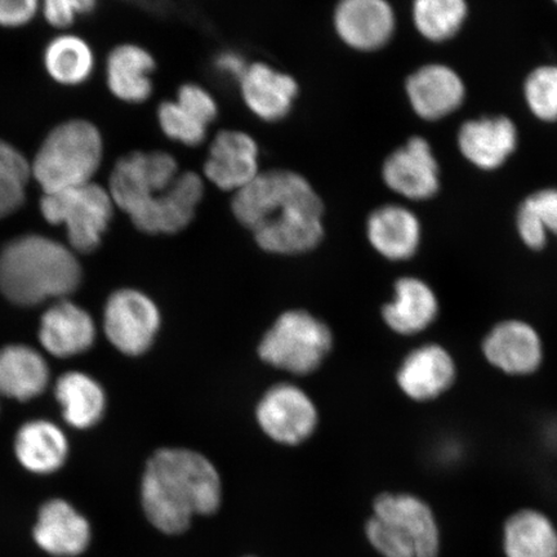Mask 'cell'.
Returning a JSON list of instances; mask_svg holds the SVG:
<instances>
[{
	"instance_id": "40",
	"label": "cell",
	"mask_w": 557,
	"mask_h": 557,
	"mask_svg": "<svg viewBox=\"0 0 557 557\" xmlns=\"http://www.w3.org/2000/svg\"><path fill=\"white\" fill-rule=\"evenodd\" d=\"M73 3L78 15H87V13L95 11L97 0H73Z\"/></svg>"
},
{
	"instance_id": "35",
	"label": "cell",
	"mask_w": 557,
	"mask_h": 557,
	"mask_svg": "<svg viewBox=\"0 0 557 557\" xmlns=\"http://www.w3.org/2000/svg\"><path fill=\"white\" fill-rule=\"evenodd\" d=\"M539 220L548 235L557 238V190H541L522 201Z\"/></svg>"
},
{
	"instance_id": "13",
	"label": "cell",
	"mask_w": 557,
	"mask_h": 557,
	"mask_svg": "<svg viewBox=\"0 0 557 557\" xmlns=\"http://www.w3.org/2000/svg\"><path fill=\"white\" fill-rule=\"evenodd\" d=\"M333 26L341 41L351 50L377 51L393 38L394 10L387 0H339Z\"/></svg>"
},
{
	"instance_id": "1",
	"label": "cell",
	"mask_w": 557,
	"mask_h": 557,
	"mask_svg": "<svg viewBox=\"0 0 557 557\" xmlns=\"http://www.w3.org/2000/svg\"><path fill=\"white\" fill-rule=\"evenodd\" d=\"M232 209L264 252L296 256L315 249L324 236V206L301 174L261 172L234 194Z\"/></svg>"
},
{
	"instance_id": "10",
	"label": "cell",
	"mask_w": 557,
	"mask_h": 557,
	"mask_svg": "<svg viewBox=\"0 0 557 557\" xmlns=\"http://www.w3.org/2000/svg\"><path fill=\"white\" fill-rule=\"evenodd\" d=\"M257 422L271 441L298 445L318 426V409L310 396L295 385L281 383L268 389L256 409Z\"/></svg>"
},
{
	"instance_id": "14",
	"label": "cell",
	"mask_w": 557,
	"mask_h": 557,
	"mask_svg": "<svg viewBox=\"0 0 557 557\" xmlns=\"http://www.w3.org/2000/svg\"><path fill=\"white\" fill-rule=\"evenodd\" d=\"M203 170L219 189L238 193L261 173L259 145L246 132L221 131L209 148Z\"/></svg>"
},
{
	"instance_id": "36",
	"label": "cell",
	"mask_w": 557,
	"mask_h": 557,
	"mask_svg": "<svg viewBox=\"0 0 557 557\" xmlns=\"http://www.w3.org/2000/svg\"><path fill=\"white\" fill-rule=\"evenodd\" d=\"M517 230L522 244L528 249L540 252L547 247L549 235L543 228L535 215L524 203H522L517 213Z\"/></svg>"
},
{
	"instance_id": "24",
	"label": "cell",
	"mask_w": 557,
	"mask_h": 557,
	"mask_svg": "<svg viewBox=\"0 0 557 557\" xmlns=\"http://www.w3.org/2000/svg\"><path fill=\"white\" fill-rule=\"evenodd\" d=\"M156 60L144 48L123 45L111 51L107 64L108 86L117 99L129 103H141L152 92L151 75Z\"/></svg>"
},
{
	"instance_id": "3",
	"label": "cell",
	"mask_w": 557,
	"mask_h": 557,
	"mask_svg": "<svg viewBox=\"0 0 557 557\" xmlns=\"http://www.w3.org/2000/svg\"><path fill=\"white\" fill-rule=\"evenodd\" d=\"M141 500L146 518L158 531L184 533L195 517H209L220 510V473L201 453L159 449L146 465Z\"/></svg>"
},
{
	"instance_id": "18",
	"label": "cell",
	"mask_w": 557,
	"mask_h": 557,
	"mask_svg": "<svg viewBox=\"0 0 557 557\" xmlns=\"http://www.w3.org/2000/svg\"><path fill=\"white\" fill-rule=\"evenodd\" d=\"M367 238L383 259L393 262L412 260L422 243L421 222L406 207L382 206L368 218Z\"/></svg>"
},
{
	"instance_id": "7",
	"label": "cell",
	"mask_w": 557,
	"mask_h": 557,
	"mask_svg": "<svg viewBox=\"0 0 557 557\" xmlns=\"http://www.w3.org/2000/svg\"><path fill=\"white\" fill-rule=\"evenodd\" d=\"M114 200L100 185L89 183L64 191L45 194L40 201L44 218L66 227L70 246L90 253L100 246L113 219Z\"/></svg>"
},
{
	"instance_id": "28",
	"label": "cell",
	"mask_w": 557,
	"mask_h": 557,
	"mask_svg": "<svg viewBox=\"0 0 557 557\" xmlns=\"http://www.w3.org/2000/svg\"><path fill=\"white\" fill-rule=\"evenodd\" d=\"M45 65L51 78L60 85H82L94 72V52L75 35H61L47 46Z\"/></svg>"
},
{
	"instance_id": "16",
	"label": "cell",
	"mask_w": 557,
	"mask_h": 557,
	"mask_svg": "<svg viewBox=\"0 0 557 557\" xmlns=\"http://www.w3.org/2000/svg\"><path fill=\"white\" fill-rule=\"evenodd\" d=\"M441 301L431 285L417 276H401L394 285L392 301L383 306V322L399 336L426 332L441 315Z\"/></svg>"
},
{
	"instance_id": "6",
	"label": "cell",
	"mask_w": 557,
	"mask_h": 557,
	"mask_svg": "<svg viewBox=\"0 0 557 557\" xmlns=\"http://www.w3.org/2000/svg\"><path fill=\"white\" fill-rule=\"evenodd\" d=\"M332 345V332L322 320L305 310H289L264 333L259 355L264 363L281 371L306 375L322 366Z\"/></svg>"
},
{
	"instance_id": "26",
	"label": "cell",
	"mask_w": 557,
	"mask_h": 557,
	"mask_svg": "<svg viewBox=\"0 0 557 557\" xmlns=\"http://www.w3.org/2000/svg\"><path fill=\"white\" fill-rule=\"evenodd\" d=\"M15 451L21 465L34 473H52L64 466L69 445L55 424L32 421L18 430Z\"/></svg>"
},
{
	"instance_id": "25",
	"label": "cell",
	"mask_w": 557,
	"mask_h": 557,
	"mask_svg": "<svg viewBox=\"0 0 557 557\" xmlns=\"http://www.w3.org/2000/svg\"><path fill=\"white\" fill-rule=\"evenodd\" d=\"M50 369L32 347L11 345L0 350V395L27 401L45 392Z\"/></svg>"
},
{
	"instance_id": "38",
	"label": "cell",
	"mask_w": 557,
	"mask_h": 557,
	"mask_svg": "<svg viewBox=\"0 0 557 557\" xmlns=\"http://www.w3.org/2000/svg\"><path fill=\"white\" fill-rule=\"evenodd\" d=\"M40 4L48 24L59 29L72 25L78 15L73 0H41Z\"/></svg>"
},
{
	"instance_id": "41",
	"label": "cell",
	"mask_w": 557,
	"mask_h": 557,
	"mask_svg": "<svg viewBox=\"0 0 557 557\" xmlns=\"http://www.w3.org/2000/svg\"><path fill=\"white\" fill-rule=\"evenodd\" d=\"M554 2L557 4V0H554Z\"/></svg>"
},
{
	"instance_id": "31",
	"label": "cell",
	"mask_w": 557,
	"mask_h": 557,
	"mask_svg": "<svg viewBox=\"0 0 557 557\" xmlns=\"http://www.w3.org/2000/svg\"><path fill=\"white\" fill-rule=\"evenodd\" d=\"M158 121L164 135L186 146H198L205 141L207 125L174 101H165L158 109Z\"/></svg>"
},
{
	"instance_id": "12",
	"label": "cell",
	"mask_w": 557,
	"mask_h": 557,
	"mask_svg": "<svg viewBox=\"0 0 557 557\" xmlns=\"http://www.w3.org/2000/svg\"><path fill=\"white\" fill-rule=\"evenodd\" d=\"M373 517L388 522L413 543L418 557H438L442 532L433 508L410 493H382L373 503Z\"/></svg>"
},
{
	"instance_id": "9",
	"label": "cell",
	"mask_w": 557,
	"mask_h": 557,
	"mask_svg": "<svg viewBox=\"0 0 557 557\" xmlns=\"http://www.w3.org/2000/svg\"><path fill=\"white\" fill-rule=\"evenodd\" d=\"M160 312L152 299L135 289H121L104 306V333L117 350L138 357L154 344Z\"/></svg>"
},
{
	"instance_id": "20",
	"label": "cell",
	"mask_w": 557,
	"mask_h": 557,
	"mask_svg": "<svg viewBox=\"0 0 557 557\" xmlns=\"http://www.w3.org/2000/svg\"><path fill=\"white\" fill-rule=\"evenodd\" d=\"M407 95L417 115L426 121L441 120L461 107L465 86L451 69L428 65L409 76Z\"/></svg>"
},
{
	"instance_id": "19",
	"label": "cell",
	"mask_w": 557,
	"mask_h": 557,
	"mask_svg": "<svg viewBox=\"0 0 557 557\" xmlns=\"http://www.w3.org/2000/svg\"><path fill=\"white\" fill-rule=\"evenodd\" d=\"M34 540L46 553L74 557L86 552L90 528L83 515L62 499H53L40 508Z\"/></svg>"
},
{
	"instance_id": "17",
	"label": "cell",
	"mask_w": 557,
	"mask_h": 557,
	"mask_svg": "<svg viewBox=\"0 0 557 557\" xmlns=\"http://www.w3.org/2000/svg\"><path fill=\"white\" fill-rule=\"evenodd\" d=\"M244 103L259 120L275 123L284 120L298 96L297 82L263 62L249 65L239 82Z\"/></svg>"
},
{
	"instance_id": "23",
	"label": "cell",
	"mask_w": 557,
	"mask_h": 557,
	"mask_svg": "<svg viewBox=\"0 0 557 557\" xmlns=\"http://www.w3.org/2000/svg\"><path fill=\"white\" fill-rule=\"evenodd\" d=\"M500 546L505 557H557V528L537 508H520L505 520Z\"/></svg>"
},
{
	"instance_id": "37",
	"label": "cell",
	"mask_w": 557,
	"mask_h": 557,
	"mask_svg": "<svg viewBox=\"0 0 557 557\" xmlns=\"http://www.w3.org/2000/svg\"><path fill=\"white\" fill-rule=\"evenodd\" d=\"M41 0H0V26L20 27L34 18Z\"/></svg>"
},
{
	"instance_id": "4",
	"label": "cell",
	"mask_w": 557,
	"mask_h": 557,
	"mask_svg": "<svg viewBox=\"0 0 557 557\" xmlns=\"http://www.w3.org/2000/svg\"><path fill=\"white\" fill-rule=\"evenodd\" d=\"M81 281V264L72 250L46 236H21L0 253V290L18 306L64 298Z\"/></svg>"
},
{
	"instance_id": "39",
	"label": "cell",
	"mask_w": 557,
	"mask_h": 557,
	"mask_svg": "<svg viewBox=\"0 0 557 557\" xmlns=\"http://www.w3.org/2000/svg\"><path fill=\"white\" fill-rule=\"evenodd\" d=\"M214 66L224 78L240 82L249 65L246 64L239 53L227 51L215 58Z\"/></svg>"
},
{
	"instance_id": "2",
	"label": "cell",
	"mask_w": 557,
	"mask_h": 557,
	"mask_svg": "<svg viewBox=\"0 0 557 557\" xmlns=\"http://www.w3.org/2000/svg\"><path fill=\"white\" fill-rule=\"evenodd\" d=\"M109 193L138 230L177 234L191 224L205 197L197 173L180 172L176 159L163 151L132 152L114 166Z\"/></svg>"
},
{
	"instance_id": "22",
	"label": "cell",
	"mask_w": 557,
	"mask_h": 557,
	"mask_svg": "<svg viewBox=\"0 0 557 557\" xmlns=\"http://www.w3.org/2000/svg\"><path fill=\"white\" fill-rule=\"evenodd\" d=\"M458 144L472 164L482 170H496L517 149L518 132L505 116L484 117L465 123Z\"/></svg>"
},
{
	"instance_id": "30",
	"label": "cell",
	"mask_w": 557,
	"mask_h": 557,
	"mask_svg": "<svg viewBox=\"0 0 557 557\" xmlns=\"http://www.w3.org/2000/svg\"><path fill=\"white\" fill-rule=\"evenodd\" d=\"M32 165L9 143L0 139V220L15 213L24 205Z\"/></svg>"
},
{
	"instance_id": "29",
	"label": "cell",
	"mask_w": 557,
	"mask_h": 557,
	"mask_svg": "<svg viewBox=\"0 0 557 557\" xmlns=\"http://www.w3.org/2000/svg\"><path fill=\"white\" fill-rule=\"evenodd\" d=\"M468 15L465 0H414L413 20L424 38L443 41L453 37Z\"/></svg>"
},
{
	"instance_id": "32",
	"label": "cell",
	"mask_w": 557,
	"mask_h": 557,
	"mask_svg": "<svg viewBox=\"0 0 557 557\" xmlns=\"http://www.w3.org/2000/svg\"><path fill=\"white\" fill-rule=\"evenodd\" d=\"M525 99L535 116L545 122L557 121V67L543 66L528 76Z\"/></svg>"
},
{
	"instance_id": "33",
	"label": "cell",
	"mask_w": 557,
	"mask_h": 557,
	"mask_svg": "<svg viewBox=\"0 0 557 557\" xmlns=\"http://www.w3.org/2000/svg\"><path fill=\"white\" fill-rule=\"evenodd\" d=\"M366 535L382 557H418L413 543L398 529L379 518L372 517L367 521Z\"/></svg>"
},
{
	"instance_id": "15",
	"label": "cell",
	"mask_w": 557,
	"mask_h": 557,
	"mask_svg": "<svg viewBox=\"0 0 557 557\" xmlns=\"http://www.w3.org/2000/svg\"><path fill=\"white\" fill-rule=\"evenodd\" d=\"M388 189L409 200L433 198L438 190V169L426 139L410 138L383 163Z\"/></svg>"
},
{
	"instance_id": "34",
	"label": "cell",
	"mask_w": 557,
	"mask_h": 557,
	"mask_svg": "<svg viewBox=\"0 0 557 557\" xmlns=\"http://www.w3.org/2000/svg\"><path fill=\"white\" fill-rule=\"evenodd\" d=\"M176 101L207 127L219 115V107L214 97L206 88L194 85V83H186L178 89Z\"/></svg>"
},
{
	"instance_id": "5",
	"label": "cell",
	"mask_w": 557,
	"mask_h": 557,
	"mask_svg": "<svg viewBox=\"0 0 557 557\" xmlns=\"http://www.w3.org/2000/svg\"><path fill=\"white\" fill-rule=\"evenodd\" d=\"M103 157L102 137L92 123L70 121L55 127L35 156L32 174L45 194L92 183Z\"/></svg>"
},
{
	"instance_id": "27",
	"label": "cell",
	"mask_w": 557,
	"mask_h": 557,
	"mask_svg": "<svg viewBox=\"0 0 557 557\" xmlns=\"http://www.w3.org/2000/svg\"><path fill=\"white\" fill-rule=\"evenodd\" d=\"M54 394L66 422L76 429L95 426L107 408V396L102 387L85 373L69 372L61 375L55 383Z\"/></svg>"
},
{
	"instance_id": "11",
	"label": "cell",
	"mask_w": 557,
	"mask_h": 557,
	"mask_svg": "<svg viewBox=\"0 0 557 557\" xmlns=\"http://www.w3.org/2000/svg\"><path fill=\"white\" fill-rule=\"evenodd\" d=\"M458 366L447 347L429 343L417 346L401 360L396 383L408 399L431 403L455 387Z\"/></svg>"
},
{
	"instance_id": "21",
	"label": "cell",
	"mask_w": 557,
	"mask_h": 557,
	"mask_svg": "<svg viewBox=\"0 0 557 557\" xmlns=\"http://www.w3.org/2000/svg\"><path fill=\"white\" fill-rule=\"evenodd\" d=\"M95 339L92 318L73 302H58L41 317L39 341L53 357L70 358L86 352Z\"/></svg>"
},
{
	"instance_id": "8",
	"label": "cell",
	"mask_w": 557,
	"mask_h": 557,
	"mask_svg": "<svg viewBox=\"0 0 557 557\" xmlns=\"http://www.w3.org/2000/svg\"><path fill=\"white\" fill-rule=\"evenodd\" d=\"M487 364L508 377H531L545 363L541 333L528 320H499L485 333L480 345Z\"/></svg>"
}]
</instances>
